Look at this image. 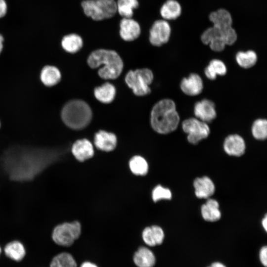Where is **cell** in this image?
<instances>
[{"label":"cell","instance_id":"cell-1","mask_svg":"<svg viewBox=\"0 0 267 267\" xmlns=\"http://www.w3.org/2000/svg\"><path fill=\"white\" fill-rule=\"evenodd\" d=\"M179 116L175 102L170 99H163L153 107L150 114L152 129L160 134H167L178 127Z\"/></svg>","mask_w":267,"mask_h":267},{"label":"cell","instance_id":"cell-2","mask_svg":"<svg viewBox=\"0 0 267 267\" xmlns=\"http://www.w3.org/2000/svg\"><path fill=\"white\" fill-rule=\"evenodd\" d=\"M88 65L92 69L102 66L98 71L103 79L117 78L123 71L124 64L118 53L114 50L98 49L92 51L87 59Z\"/></svg>","mask_w":267,"mask_h":267},{"label":"cell","instance_id":"cell-3","mask_svg":"<svg viewBox=\"0 0 267 267\" xmlns=\"http://www.w3.org/2000/svg\"><path fill=\"white\" fill-rule=\"evenodd\" d=\"M92 110L85 101L74 99L68 102L61 111V118L64 124L74 130H81L90 123Z\"/></svg>","mask_w":267,"mask_h":267},{"label":"cell","instance_id":"cell-4","mask_svg":"<svg viewBox=\"0 0 267 267\" xmlns=\"http://www.w3.org/2000/svg\"><path fill=\"white\" fill-rule=\"evenodd\" d=\"M81 6L85 15L95 21L110 18L117 12L115 0H84Z\"/></svg>","mask_w":267,"mask_h":267},{"label":"cell","instance_id":"cell-5","mask_svg":"<svg viewBox=\"0 0 267 267\" xmlns=\"http://www.w3.org/2000/svg\"><path fill=\"white\" fill-rule=\"evenodd\" d=\"M81 234V225L77 221L65 222L55 225L52 229L51 237L57 245L69 247Z\"/></svg>","mask_w":267,"mask_h":267},{"label":"cell","instance_id":"cell-6","mask_svg":"<svg viewBox=\"0 0 267 267\" xmlns=\"http://www.w3.org/2000/svg\"><path fill=\"white\" fill-rule=\"evenodd\" d=\"M153 74L148 68L129 71L125 80L128 86L137 96H144L151 92L149 86L153 80Z\"/></svg>","mask_w":267,"mask_h":267},{"label":"cell","instance_id":"cell-7","mask_svg":"<svg viewBox=\"0 0 267 267\" xmlns=\"http://www.w3.org/2000/svg\"><path fill=\"white\" fill-rule=\"evenodd\" d=\"M183 131L187 134L188 141L193 144H196L201 140L207 138L210 130L205 122L197 118H190L182 123Z\"/></svg>","mask_w":267,"mask_h":267},{"label":"cell","instance_id":"cell-8","mask_svg":"<svg viewBox=\"0 0 267 267\" xmlns=\"http://www.w3.org/2000/svg\"><path fill=\"white\" fill-rule=\"evenodd\" d=\"M171 33L170 25L166 20H156L150 30L149 41L153 45L161 46L168 42Z\"/></svg>","mask_w":267,"mask_h":267},{"label":"cell","instance_id":"cell-9","mask_svg":"<svg viewBox=\"0 0 267 267\" xmlns=\"http://www.w3.org/2000/svg\"><path fill=\"white\" fill-rule=\"evenodd\" d=\"M194 113L199 120L205 123L211 122L217 116L214 103L207 99L195 103Z\"/></svg>","mask_w":267,"mask_h":267},{"label":"cell","instance_id":"cell-10","mask_svg":"<svg viewBox=\"0 0 267 267\" xmlns=\"http://www.w3.org/2000/svg\"><path fill=\"white\" fill-rule=\"evenodd\" d=\"M141 29L137 22L132 18H123L120 23V35L123 40L130 42L136 39Z\"/></svg>","mask_w":267,"mask_h":267},{"label":"cell","instance_id":"cell-11","mask_svg":"<svg viewBox=\"0 0 267 267\" xmlns=\"http://www.w3.org/2000/svg\"><path fill=\"white\" fill-rule=\"evenodd\" d=\"M71 151L75 158L81 162L91 158L94 155L93 145L86 138L78 139L75 141Z\"/></svg>","mask_w":267,"mask_h":267},{"label":"cell","instance_id":"cell-12","mask_svg":"<svg viewBox=\"0 0 267 267\" xmlns=\"http://www.w3.org/2000/svg\"><path fill=\"white\" fill-rule=\"evenodd\" d=\"M180 89L185 94L195 96L199 94L203 90V83L201 78L196 73H192L181 81Z\"/></svg>","mask_w":267,"mask_h":267},{"label":"cell","instance_id":"cell-13","mask_svg":"<svg viewBox=\"0 0 267 267\" xmlns=\"http://www.w3.org/2000/svg\"><path fill=\"white\" fill-rule=\"evenodd\" d=\"M117 143V137L112 133L100 130L94 135V144L95 147L100 150L111 151L116 148Z\"/></svg>","mask_w":267,"mask_h":267},{"label":"cell","instance_id":"cell-14","mask_svg":"<svg viewBox=\"0 0 267 267\" xmlns=\"http://www.w3.org/2000/svg\"><path fill=\"white\" fill-rule=\"evenodd\" d=\"M245 143L244 139L237 134L227 136L223 143L225 152L230 156H240L245 151Z\"/></svg>","mask_w":267,"mask_h":267},{"label":"cell","instance_id":"cell-15","mask_svg":"<svg viewBox=\"0 0 267 267\" xmlns=\"http://www.w3.org/2000/svg\"><path fill=\"white\" fill-rule=\"evenodd\" d=\"M195 194L199 198H208L215 192V186L208 177L196 178L193 182Z\"/></svg>","mask_w":267,"mask_h":267},{"label":"cell","instance_id":"cell-16","mask_svg":"<svg viewBox=\"0 0 267 267\" xmlns=\"http://www.w3.org/2000/svg\"><path fill=\"white\" fill-rule=\"evenodd\" d=\"M164 236L163 230L158 225L146 227L142 233V239L145 243L151 247L161 244Z\"/></svg>","mask_w":267,"mask_h":267},{"label":"cell","instance_id":"cell-17","mask_svg":"<svg viewBox=\"0 0 267 267\" xmlns=\"http://www.w3.org/2000/svg\"><path fill=\"white\" fill-rule=\"evenodd\" d=\"M209 20L213 26L222 30L232 27V19L230 13L226 9L221 8L209 15Z\"/></svg>","mask_w":267,"mask_h":267},{"label":"cell","instance_id":"cell-18","mask_svg":"<svg viewBox=\"0 0 267 267\" xmlns=\"http://www.w3.org/2000/svg\"><path fill=\"white\" fill-rule=\"evenodd\" d=\"M134 262L137 267H153L156 259L153 253L145 247H140L134 253Z\"/></svg>","mask_w":267,"mask_h":267},{"label":"cell","instance_id":"cell-19","mask_svg":"<svg viewBox=\"0 0 267 267\" xmlns=\"http://www.w3.org/2000/svg\"><path fill=\"white\" fill-rule=\"evenodd\" d=\"M201 212L203 218L206 221L216 222L221 217L219 203L213 199H209L202 206Z\"/></svg>","mask_w":267,"mask_h":267},{"label":"cell","instance_id":"cell-20","mask_svg":"<svg viewBox=\"0 0 267 267\" xmlns=\"http://www.w3.org/2000/svg\"><path fill=\"white\" fill-rule=\"evenodd\" d=\"M4 252L7 257L16 262L21 261L26 254L23 244L18 240L8 242L4 246Z\"/></svg>","mask_w":267,"mask_h":267},{"label":"cell","instance_id":"cell-21","mask_svg":"<svg viewBox=\"0 0 267 267\" xmlns=\"http://www.w3.org/2000/svg\"><path fill=\"white\" fill-rule=\"evenodd\" d=\"M116 90L114 86L110 83H105L94 89V95L96 99L103 103L112 102L116 95Z\"/></svg>","mask_w":267,"mask_h":267},{"label":"cell","instance_id":"cell-22","mask_svg":"<svg viewBox=\"0 0 267 267\" xmlns=\"http://www.w3.org/2000/svg\"><path fill=\"white\" fill-rule=\"evenodd\" d=\"M181 7L176 0H167L160 8V14L165 20H175L181 14Z\"/></svg>","mask_w":267,"mask_h":267},{"label":"cell","instance_id":"cell-23","mask_svg":"<svg viewBox=\"0 0 267 267\" xmlns=\"http://www.w3.org/2000/svg\"><path fill=\"white\" fill-rule=\"evenodd\" d=\"M40 77L44 85L51 87L58 83L61 80V75L57 67L48 65L43 68Z\"/></svg>","mask_w":267,"mask_h":267},{"label":"cell","instance_id":"cell-24","mask_svg":"<svg viewBox=\"0 0 267 267\" xmlns=\"http://www.w3.org/2000/svg\"><path fill=\"white\" fill-rule=\"evenodd\" d=\"M63 48L67 52L74 53L79 51L83 46L82 38L76 34L65 36L61 41Z\"/></svg>","mask_w":267,"mask_h":267},{"label":"cell","instance_id":"cell-25","mask_svg":"<svg viewBox=\"0 0 267 267\" xmlns=\"http://www.w3.org/2000/svg\"><path fill=\"white\" fill-rule=\"evenodd\" d=\"M227 72L224 63L219 59L212 60L205 69V76L210 80H215L217 75L223 76Z\"/></svg>","mask_w":267,"mask_h":267},{"label":"cell","instance_id":"cell-26","mask_svg":"<svg viewBox=\"0 0 267 267\" xmlns=\"http://www.w3.org/2000/svg\"><path fill=\"white\" fill-rule=\"evenodd\" d=\"M131 172L137 176H144L148 171V165L146 160L139 155L133 157L129 161Z\"/></svg>","mask_w":267,"mask_h":267},{"label":"cell","instance_id":"cell-27","mask_svg":"<svg viewBox=\"0 0 267 267\" xmlns=\"http://www.w3.org/2000/svg\"><path fill=\"white\" fill-rule=\"evenodd\" d=\"M117 11L123 18H132L133 10L138 7L137 0H118L116 2Z\"/></svg>","mask_w":267,"mask_h":267},{"label":"cell","instance_id":"cell-28","mask_svg":"<svg viewBox=\"0 0 267 267\" xmlns=\"http://www.w3.org/2000/svg\"><path fill=\"white\" fill-rule=\"evenodd\" d=\"M238 64L244 68H249L254 66L257 60V55L253 50L239 51L236 55Z\"/></svg>","mask_w":267,"mask_h":267},{"label":"cell","instance_id":"cell-29","mask_svg":"<svg viewBox=\"0 0 267 267\" xmlns=\"http://www.w3.org/2000/svg\"><path fill=\"white\" fill-rule=\"evenodd\" d=\"M50 267H77L76 262L69 253H61L52 260Z\"/></svg>","mask_w":267,"mask_h":267},{"label":"cell","instance_id":"cell-30","mask_svg":"<svg viewBox=\"0 0 267 267\" xmlns=\"http://www.w3.org/2000/svg\"><path fill=\"white\" fill-rule=\"evenodd\" d=\"M252 133L255 138L264 140L267 136V122L266 119H258L254 121L252 127Z\"/></svg>","mask_w":267,"mask_h":267},{"label":"cell","instance_id":"cell-31","mask_svg":"<svg viewBox=\"0 0 267 267\" xmlns=\"http://www.w3.org/2000/svg\"><path fill=\"white\" fill-rule=\"evenodd\" d=\"M152 197L154 202L162 199L169 200L172 198V192L169 189L158 185L153 189Z\"/></svg>","mask_w":267,"mask_h":267},{"label":"cell","instance_id":"cell-32","mask_svg":"<svg viewBox=\"0 0 267 267\" xmlns=\"http://www.w3.org/2000/svg\"><path fill=\"white\" fill-rule=\"evenodd\" d=\"M218 37H222V30L213 26L202 33L201 40L204 44H208L212 40Z\"/></svg>","mask_w":267,"mask_h":267},{"label":"cell","instance_id":"cell-33","mask_svg":"<svg viewBox=\"0 0 267 267\" xmlns=\"http://www.w3.org/2000/svg\"><path fill=\"white\" fill-rule=\"evenodd\" d=\"M222 37L226 45H231L237 40V35L235 30L230 27L222 30Z\"/></svg>","mask_w":267,"mask_h":267},{"label":"cell","instance_id":"cell-34","mask_svg":"<svg viewBox=\"0 0 267 267\" xmlns=\"http://www.w3.org/2000/svg\"><path fill=\"white\" fill-rule=\"evenodd\" d=\"M208 44L212 50L216 52L222 51L226 45L221 37H218L213 39Z\"/></svg>","mask_w":267,"mask_h":267},{"label":"cell","instance_id":"cell-35","mask_svg":"<svg viewBox=\"0 0 267 267\" xmlns=\"http://www.w3.org/2000/svg\"><path fill=\"white\" fill-rule=\"evenodd\" d=\"M260 260L262 264L265 266H267V247H263L260 251Z\"/></svg>","mask_w":267,"mask_h":267},{"label":"cell","instance_id":"cell-36","mask_svg":"<svg viewBox=\"0 0 267 267\" xmlns=\"http://www.w3.org/2000/svg\"><path fill=\"white\" fill-rule=\"evenodd\" d=\"M7 11V4L5 0H0V18L5 16Z\"/></svg>","mask_w":267,"mask_h":267},{"label":"cell","instance_id":"cell-37","mask_svg":"<svg viewBox=\"0 0 267 267\" xmlns=\"http://www.w3.org/2000/svg\"><path fill=\"white\" fill-rule=\"evenodd\" d=\"M80 267H98L95 264L90 262H85L80 266Z\"/></svg>","mask_w":267,"mask_h":267},{"label":"cell","instance_id":"cell-38","mask_svg":"<svg viewBox=\"0 0 267 267\" xmlns=\"http://www.w3.org/2000/svg\"><path fill=\"white\" fill-rule=\"evenodd\" d=\"M262 225L265 229V230L267 231V216L266 215L264 218L263 219L262 222Z\"/></svg>","mask_w":267,"mask_h":267},{"label":"cell","instance_id":"cell-39","mask_svg":"<svg viewBox=\"0 0 267 267\" xmlns=\"http://www.w3.org/2000/svg\"><path fill=\"white\" fill-rule=\"evenodd\" d=\"M211 267H226L223 264L220 262H214L211 266Z\"/></svg>","mask_w":267,"mask_h":267},{"label":"cell","instance_id":"cell-40","mask_svg":"<svg viewBox=\"0 0 267 267\" xmlns=\"http://www.w3.org/2000/svg\"><path fill=\"white\" fill-rule=\"evenodd\" d=\"M3 38L0 34V53L2 51V48H3Z\"/></svg>","mask_w":267,"mask_h":267},{"label":"cell","instance_id":"cell-41","mask_svg":"<svg viewBox=\"0 0 267 267\" xmlns=\"http://www.w3.org/2000/svg\"><path fill=\"white\" fill-rule=\"evenodd\" d=\"M1 253V247L0 246V255Z\"/></svg>","mask_w":267,"mask_h":267},{"label":"cell","instance_id":"cell-42","mask_svg":"<svg viewBox=\"0 0 267 267\" xmlns=\"http://www.w3.org/2000/svg\"><path fill=\"white\" fill-rule=\"evenodd\" d=\"M211 267L210 266V267Z\"/></svg>","mask_w":267,"mask_h":267},{"label":"cell","instance_id":"cell-43","mask_svg":"<svg viewBox=\"0 0 267 267\" xmlns=\"http://www.w3.org/2000/svg\"></svg>","mask_w":267,"mask_h":267}]
</instances>
